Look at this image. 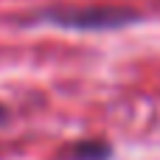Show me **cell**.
I'll return each instance as SVG.
<instances>
[{"label": "cell", "mask_w": 160, "mask_h": 160, "mask_svg": "<svg viewBox=\"0 0 160 160\" xmlns=\"http://www.w3.org/2000/svg\"><path fill=\"white\" fill-rule=\"evenodd\" d=\"M70 158L73 160H110L112 146L107 141H79V143L70 146Z\"/></svg>", "instance_id": "obj_2"}, {"label": "cell", "mask_w": 160, "mask_h": 160, "mask_svg": "<svg viewBox=\"0 0 160 160\" xmlns=\"http://www.w3.org/2000/svg\"><path fill=\"white\" fill-rule=\"evenodd\" d=\"M51 22L65 25V28H79V31H104V28H118L129 25L138 20V14L124 11V8H65V11H51Z\"/></svg>", "instance_id": "obj_1"}, {"label": "cell", "mask_w": 160, "mask_h": 160, "mask_svg": "<svg viewBox=\"0 0 160 160\" xmlns=\"http://www.w3.org/2000/svg\"><path fill=\"white\" fill-rule=\"evenodd\" d=\"M3 118H6V110H3V107H0V121H3Z\"/></svg>", "instance_id": "obj_3"}]
</instances>
